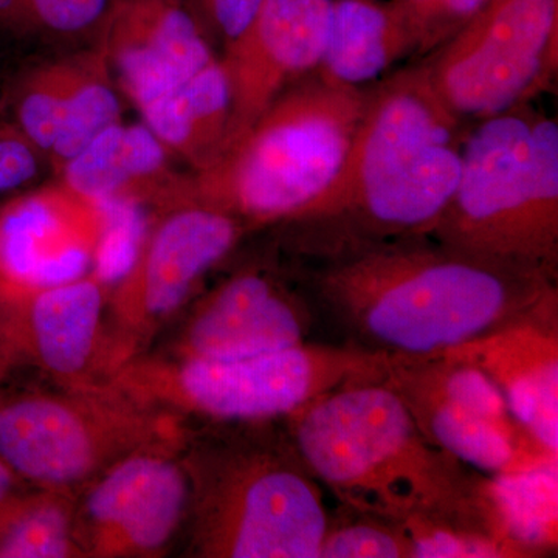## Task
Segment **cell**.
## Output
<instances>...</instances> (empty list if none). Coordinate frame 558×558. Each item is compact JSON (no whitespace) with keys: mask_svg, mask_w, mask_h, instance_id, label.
Returning <instances> with one entry per match:
<instances>
[{"mask_svg":"<svg viewBox=\"0 0 558 558\" xmlns=\"http://www.w3.org/2000/svg\"><path fill=\"white\" fill-rule=\"evenodd\" d=\"M319 310L349 339L389 355H433L558 311L557 275L429 236L352 241L304 252Z\"/></svg>","mask_w":558,"mask_h":558,"instance_id":"6da1fadb","label":"cell"},{"mask_svg":"<svg viewBox=\"0 0 558 558\" xmlns=\"http://www.w3.org/2000/svg\"><path fill=\"white\" fill-rule=\"evenodd\" d=\"M459 126L424 68L403 70L369 90L339 174L282 222L296 248L428 236L461 175Z\"/></svg>","mask_w":558,"mask_h":558,"instance_id":"7a4b0ae2","label":"cell"},{"mask_svg":"<svg viewBox=\"0 0 558 558\" xmlns=\"http://www.w3.org/2000/svg\"><path fill=\"white\" fill-rule=\"evenodd\" d=\"M284 424L312 475L344 508L399 524L447 521L497 535L484 476L429 442L384 381L322 396Z\"/></svg>","mask_w":558,"mask_h":558,"instance_id":"3957f363","label":"cell"},{"mask_svg":"<svg viewBox=\"0 0 558 558\" xmlns=\"http://www.w3.org/2000/svg\"><path fill=\"white\" fill-rule=\"evenodd\" d=\"M191 451V553L205 558H318L329 524L322 484L284 418L231 422Z\"/></svg>","mask_w":558,"mask_h":558,"instance_id":"277c9868","label":"cell"},{"mask_svg":"<svg viewBox=\"0 0 558 558\" xmlns=\"http://www.w3.org/2000/svg\"><path fill=\"white\" fill-rule=\"evenodd\" d=\"M369 92L315 70L199 171L194 201L250 227L286 222L339 174Z\"/></svg>","mask_w":558,"mask_h":558,"instance_id":"5b68a950","label":"cell"},{"mask_svg":"<svg viewBox=\"0 0 558 558\" xmlns=\"http://www.w3.org/2000/svg\"><path fill=\"white\" fill-rule=\"evenodd\" d=\"M428 236L557 275V121L521 105L481 120L462 145L453 197Z\"/></svg>","mask_w":558,"mask_h":558,"instance_id":"8992f818","label":"cell"},{"mask_svg":"<svg viewBox=\"0 0 558 558\" xmlns=\"http://www.w3.org/2000/svg\"><path fill=\"white\" fill-rule=\"evenodd\" d=\"M102 53L157 138L197 170L219 156L231 94L193 0H113Z\"/></svg>","mask_w":558,"mask_h":558,"instance_id":"52a82bcc","label":"cell"},{"mask_svg":"<svg viewBox=\"0 0 558 558\" xmlns=\"http://www.w3.org/2000/svg\"><path fill=\"white\" fill-rule=\"evenodd\" d=\"M389 357L357 344L304 343L238 360L138 363L113 388L143 405L175 407L215 422L284 418L351 385L387 377Z\"/></svg>","mask_w":558,"mask_h":558,"instance_id":"ba28073f","label":"cell"},{"mask_svg":"<svg viewBox=\"0 0 558 558\" xmlns=\"http://www.w3.org/2000/svg\"><path fill=\"white\" fill-rule=\"evenodd\" d=\"M183 444L174 418L113 387L0 403V459L20 478L47 490L98 478L137 451L178 450Z\"/></svg>","mask_w":558,"mask_h":558,"instance_id":"9c48e42d","label":"cell"},{"mask_svg":"<svg viewBox=\"0 0 558 558\" xmlns=\"http://www.w3.org/2000/svg\"><path fill=\"white\" fill-rule=\"evenodd\" d=\"M384 384L402 399L422 435L462 462L492 473L558 464V453L510 413L483 371L446 352L389 355Z\"/></svg>","mask_w":558,"mask_h":558,"instance_id":"30bf717a","label":"cell"},{"mask_svg":"<svg viewBox=\"0 0 558 558\" xmlns=\"http://www.w3.org/2000/svg\"><path fill=\"white\" fill-rule=\"evenodd\" d=\"M558 0H487L424 65L458 119L523 105L557 61Z\"/></svg>","mask_w":558,"mask_h":558,"instance_id":"8fae6325","label":"cell"},{"mask_svg":"<svg viewBox=\"0 0 558 558\" xmlns=\"http://www.w3.org/2000/svg\"><path fill=\"white\" fill-rule=\"evenodd\" d=\"M171 451H137L94 481L76 513L84 556L150 557L171 542L191 502L189 470Z\"/></svg>","mask_w":558,"mask_h":558,"instance_id":"7c38bea8","label":"cell"},{"mask_svg":"<svg viewBox=\"0 0 558 558\" xmlns=\"http://www.w3.org/2000/svg\"><path fill=\"white\" fill-rule=\"evenodd\" d=\"M332 0H263L247 31L226 47L231 110L223 149L282 90L322 64ZM220 150V153H222Z\"/></svg>","mask_w":558,"mask_h":558,"instance_id":"4fadbf2b","label":"cell"},{"mask_svg":"<svg viewBox=\"0 0 558 558\" xmlns=\"http://www.w3.org/2000/svg\"><path fill=\"white\" fill-rule=\"evenodd\" d=\"M100 215L64 185L25 194L0 211V303L92 274Z\"/></svg>","mask_w":558,"mask_h":558,"instance_id":"5bb4252c","label":"cell"},{"mask_svg":"<svg viewBox=\"0 0 558 558\" xmlns=\"http://www.w3.org/2000/svg\"><path fill=\"white\" fill-rule=\"evenodd\" d=\"M244 223L199 201L161 220L130 275L120 282L116 307L132 328H153L185 303L197 282L240 241Z\"/></svg>","mask_w":558,"mask_h":558,"instance_id":"9a60e30c","label":"cell"},{"mask_svg":"<svg viewBox=\"0 0 558 558\" xmlns=\"http://www.w3.org/2000/svg\"><path fill=\"white\" fill-rule=\"evenodd\" d=\"M311 306L269 270L247 269L201 304L183 333L180 357L238 360L304 343Z\"/></svg>","mask_w":558,"mask_h":558,"instance_id":"2e32d148","label":"cell"},{"mask_svg":"<svg viewBox=\"0 0 558 558\" xmlns=\"http://www.w3.org/2000/svg\"><path fill=\"white\" fill-rule=\"evenodd\" d=\"M105 53L57 62L33 72L16 97V126L40 156L58 167L106 128L121 121V106Z\"/></svg>","mask_w":558,"mask_h":558,"instance_id":"e0dca14e","label":"cell"},{"mask_svg":"<svg viewBox=\"0 0 558 558\" xmlns=\"http://www.w3.org/2000/svg\"><path fill=\"white\" fill-rule=\"evenodd\" d=\"M442 352L483 371L505 396L510 413L558 453V311Z\"/></svg>","mask_w":558,"mask_h":558,"instance_id":"ac0fdd59","label":"cell"},{"mask_svg":"<svg viewBox=\"0 0 558 558\" xmlns=\"http://www.w3.org/2000/svg\"><path fill=\"white\" fill-rule=\"evenodd\" d=\"M3 304L24 315L33 354L58 379H80L89 368L105 306V290L94 275Z\"/></svg>","mask_w":558,"mask_h":558,"instance_id":"d6986e66","label":"cell"},{"mask_svg":"<svg viewBox=\"0 0 558 558\" xmlns=\"http://www.w3.org/2000/svg\"><path fill=\"white\" fill-rule=\"evenodd\" d=\"M167 146L143 124H112L61 168L62 185L94 202H145L171 189Z\"/></svg>","mask_w":558,"mask_h":558,"instance_id":"ffe728a7","label":"cell"},{"mask_svg":"<svg viewBox=\"0 0 558 558\" xmlns=\"http://www.w3.org/2000/svg\"><path fill=\"white\" fill-rule=\"evenodd\" d=\"M411 51H416L414 40L388 0H332L318 72L362 87Z\"/></svg>","mask_w":558,"mask_h":558,"instance_id":"44dd1931","label":"cell"},{"mask_svg":"<svg viewBox=\"0 0 558 558\" xmlns=\"http://www.w3.org/2000/svg\"><path fill=\"white\" fill-rule=\"evenodd\" d=\"M483 497L495 534L526 558L550 556L558 546V464L484 476Z\"/></svg>","mask_w":558,"mask_h":558,"instance_id":"7402d4cb","label":"cell"},{"mask_svg":"<svg viewBox=\"0 0 558 558\" xmlns=\"http://www.w3.org/2000/svg\"><path fill=\"white\" fill-rule=\"evenodd\" d=\"M84 556L76 515L60 492L17 497L0 517V558Z\"/></svg>","mask_w":558,"mask_h":558,"instance_id":"603a6c76","label":"cell"},{"mask_svg":"<svg viewBox=\"0 0 558 558\" xmlns=\"http://www.w3.org/2000/svg\"><path fill=\"white\" fill-rule=\"evenodd\" d=\"M100 215L92 275L105 284L123 281L137 263L146 241L143 202L119 197L97 202Z\"/></svg>","mask_w":558,"mask_h":558,"instance_id":"cb8c5ba5","label":"cell"},{"mask_svg":"<svg viewBox=\"0 0 558 558\" xmlns=\"http://www.w3.org/2000/svg\"><path fill=\"white\" fill-rule=\"evenodd\" d=\"M341 508L329 517L318 558H413L402 524Z\"/></svg>","mask_w":558,"mask_h":558,"instance_id":"d4e9b609","label":"cell"},{"mask_svg":"<svg viewBox=\"0 0 558 558\" xmlns=\"http://www.w3.org/2000/svg\"><path fill=\"white\" fill-rule=\"evenodd\" d=\"M402 526L413 545V558H526L523 550L483 529L424 519Z\"/></svg>","mask_w":558,"mask_h":558,"instance_id":"484cf974","label":"cell"},{"mask_svg":"<svg viewBox=\"0 0 558 558\" xmlns=\"http://www.w3.org/2000/svg\"><path fill=\"white\" fill-rule=\"evenodd\" d=\"M113 0H0V21L57 35L101 27Z\"/></svg>","mask_w":558,"mask_h":558,"instance_id":"4316f807","label":"cell"},{"mask_svg":"<svg viewBox=\"0 0 558 558\" xmlns=\"http://www.w3.org/2000/svg\"><path fill=\"white\" fill-rule=\"evenodd\" d=\"M409 28L416 51L438 49L487 0H388Z\"/></svg>","mask_w":558,"mask_h":558,"instance_id":"83f0119b","label":"cell"},{"mask_svg":"<svg viewBox=\"0 0 558 558\" xmlns=\"http://www.w3.org/2000/svg\"><path fill=\"white\" fill-rule=\"evenodd\" d=\"M40 157L16 124L0 120V193L32 182L39 172Z\"/></svg>","mask_w":558,"mask_h":558,"instance_id":"f1b7e54d","label":"cell"},{"mask_svg":"<svg viewBox=\"0 0 558 558\" xmlns=\"http://www.w3.org/2000/svg\"><path fill=\"white\" fill-rule=\"evenodd\" d=\"M205 27L230 46L247 31L263 0H193Z\"/></svg>","mask_w":558,"mask_h":558,"instance_id":"f546056e","label":"cell"},{"mask_svg":"<svg viewBox=\"0 0 558 558\" xmlns=\"http://www.w3.org/2000/svg\"><path fill=\"white\" fill-rule=\"evenodd\" d=\"M17 481H20V476L0 459V517L10 508L11 502L20 497Z\"/></svg>","mask_w":558,"mask_h":558,"instance_id":"4dcf8cb0","label":"cell"}]
</instances>
